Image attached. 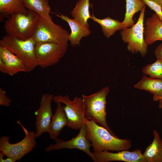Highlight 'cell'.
<instances>
[{"mask_svg":"<svg viewBox=\"0 0 162 162\" xmlns=\"http://www.w3.org/2000/svg\"><path fill=\"white\" fill-rule=\"evenodd\" d=\"M28 10L25 7L22 0H0V18H8L16 13L26 12Z\"/></svg>","mask_w":162,"mask_h":162,"instance_id":"obj_22","label":"cell"},{"mask_svg":"<svg viewBox=\"0 0 162 162\" xmlns=\"http://www.w3.org/2000/svg\"><path fill=\"white\" fill-rule=\"evenodd\" d=\"M16 123L22 128L25 136L20 141L15 143L9 142L10 138L4 136L0 139V151L7 157L10 158L16 161L20 160L23 157L32 151L36 142L35 132L29 131L18 120Z\"/></svg>","mask_w":162,"mask_h":162,"instance_id":"obj_5","label":"cell"},{"mask_svg":"<svg viewBox=\"0 0 162 162\" xmlns=\"http://www.w3.org/2000/svg\"><path fill=\"white\" fill-rule=\"evenodd\" d=\"M78 134L74 137L68 141H64L57 138L55 144L50 145L45 148L46 152L63 148L75 149L82 151L87 154L93 160L94 157L93 153L91 152V143L87 137L86 126L84 123L80 129Z\"/></svg>","mask_w":162,"mask_h":162,"instance_id":"obj_10","label":"cell"},{"mask_svg":"<svg viewBox=\"0 0 162 162\" xmlns=\"http://www.w3.org/2000/svg\"><path fill=\"white\" fill-rule=\"evenodd\" d=\"M94 162L123 161L126 162H146L140 150L132 151L124 150L113 153L109 151L93 152Z\"/></svg>","mask_w":162,"mask_h":162,"instance_id":"obj_12","label":"cell"},{"mask_svg":"<svg viewBox=\"0 0 162 162\" xmlns=\"http://www.w3.org/2000/svg\"><path fill=\"white\" fill-rule=\"evenodd\" d=\"M146 5L155 12L162 21V10L161 6L155 2L150 0H143Z\"/></svg>","mask_w":162,"mask_h":162,"instance_id":"obj_25","label":"cell"},{"mask_svg":"<svg viewBox=\"0 0 162 162\" xmlns=\"http://www.w3.org/2000/svg\"><path fill=\"white\" fill-rule=\"evenodd\" d=\"M144 31L145 41L148 45L162 41V21L155 13L146 19Z\"/></svg>","mask_w":162,"mask_h":162,"instance_id":"obj_15","label":"cell"},{"mask_svg":"<svg viewBox=\"0 0 162 162\" xmlns=\"http://www.w3.org/2000/svg\"><path fill=\"white\" fill-rule=\"evenodd\" d=\"M91 19L101 26L102 32L107 38L112 35L117 31L121 30L123 29L122 22L109 16L103 19H99L95 16L93 13Z\"/></svg>","mask_w":162,"mask_h":162,"instance_id":"obj_19","label":"cell"},{"mask_svg":"<svg viewBox=\"0 0 162 162\" xmlns=\"http://www.w3.org/2000/svg\"><path fill=\"white\" fill-rule=\"evenodd\" d=\"M145 7L146 5L143 0H126V11L122 21L123 29L134 25L135 22L133 18L134 14L141 11Z\"/></svg>","mask_w":162,"mask_h":162,"instance_id":"obj_23","label":"cell"},{"mask_svg":"<svg viewBox=\"0 0 162 162\" xmlns=\"http://www.w3.org/2000/svg\"><path fill=\"white\" fill-rule=\"evenodd\" d=\"M109 91L106 86L90 95H82L84 115L87 119L98 124L116 136L110 129L106 119V98Z\"/></svg>","mask_w":162,"mask_h":162,"instance_id":"obj_3","label":"cell"},{"mask_svg":"<svg viewBox=\"0 0 162 162\" xmlns=\"http://www.w3.org/2000/svg\"><path fill=\"white\" fill-rule=\"evenodd\" d=\"M69 34L59 25L53 21H47L40 16L32 38L36 43L48 42L63 44H68Z\"/></svg>","mask_w":162,"mask_h":162,"instance_id":"obj_7","label":"cell"},{"mask_svg":"<svg viewBox=\"0 0 162 162\" xmlns=\"http://www.w3.org/2000/svg\"><path fill=\"white\" fill-rule=\"evenodd\" d=\"M142 71L150 77L162 79V58H157L154 62L145 66Z\"/></svg>","mask_w":162,"mask_h":162,"instance_id":"obj_24","label":"cell"},{"mask_svg":"<svg viewBox=\"0 0 162 162\" xmlns=\"http://www.w3.org/2000/svg\"><path fill=\"white\" fill-rule=\"evenodd\" d=\"M159 107L160 108H162V99L159 101Z\"/></svg>","mask_w":162,"mask_h":162,"instance_id":"obj_30","label":"cell"},{"mask_svg":"<svg viewBox=\"0 0 162 162\" xmlns=\"http://www.w3.org/2000/svg\"><path fill=\"white\" fill-rule=\"evenodd\" d=\"M157 3L161 6L162 5V0H150Z\"/></svg>","mask_w":162,"mask_h":162,"instance_id":"obj_29","label":"cell"},{"mask_svg":"<svg viewBox=\"0 0 162 162\" xmlns=\"http://www.w3.org/2000/svg\"><path fill=\"white\" fill-rule=\"evenodd\" d=\"M84 123L86 126V136L91 143L93 152L128 150L132 146L129 139H119L104 127L85 117Z\"/></svg>","mask_w":162,"mask_h":162,"instance_id":"obj_1","label":"cell"},{"mask_svg":"<svg viewBox=\"0 0 162 162\" xmlns=\"http://www.w3.org/2000/svg\"><path fill=\"white\" fill-rule=\"evenodd\" d=\"M153 140L145 149L143 156L146 162H162V140L156 130H153Z\"/></svg>","mask_w":162,"mask_h":162,"instance_id":"obj_18","label":"cell"},{"mask_svg":"<svg viewBox=\"0 0 162 162\" xmlns=\"http://www.w3.org/2000/svg\"><path fill=\"white\" fill-rule=\"evenodd\" d=\"M146 7L141 11L137 22L134 25L123 29L120 32L122 40L127 44L128 51L133 54L139 53L143 57L147 53L148 46L144 37V20Z\"/></svg>","mask_w":162,"mask_h":162,"instance_id":"obj_6","label":"cell"},{"mask_svg":"<svg viewBox=\"0 0 162 162\" xmlns=\"http://www.w3.org/2000/svg\"><path fill=\"white\" fill-rule=\"evenodd\" d=\"M134 87L152 94L154 101H159L162 99V79L148 77L144 75Z\"/></svg>","mask_w":162,"mask_h":162,"instance_id":"obj_17","label":"cell"},{"mask_svg":"<svg viewBox=\"0 0 162 162\" xmlns=\"http://www.w3.org/2000/svg\"><path fill=\"white\" fill-rule=\"evenodd\" d=\"M90 0H79L71 12L72 17L82 25L89 27L88 21L91 19Z\"/></svg>","mask_w":162,"mask_h":162,"instance_id":"obj_20","label":"cell"},{"mask_svg":"<svg viewBox=\"0 0 162 162\" xmlns=\"http://www.w3.org/2000/svg\"><path fill=\"white\" fill-rule=\"evenodd\" d=\"M55 112L53 115L48 133L50 138L55 141L63 128L67 126L68 121L61 103L56 102Z\"/></svg>","mask_w":162,"mask_h":162,"instance_id":"obj_16","label":"cell"},{"mask_svg":"<svg viewBox=\"0 0 162 162\" xmlns=\"http://www.w3.org/2000/svg\"><path fill=\"white\" fill-rule=\"evenodd\" d=\"M40 16L32 10L14 13L5 21L4 28L7 34L16 38L26 40L32 38Z\"/></svg>","mask_w":162,"mask_h":162,"instance_id":"obj_2","label":"cell"},{"mask_svg":"<svg viewBox=\"0 0 162 162\" xmlns=\"http://www.w3.org/2000/svg\"><path fill=\"white\" fill-rule=\"evenodd\" d=\"M53 98L52 94L45 93L42 94L39 107L34 112L36 118L35 126L36 138L44 133H48L53 116L51 103Z\"/></svg>","mask_w":162,"mask_h":162,"instance_id":"obj_11","label":"cell"},{"mask_svg":"<svg viewBox=\"0 0 162 162\" xmlns=\"http://www.w3.org/2000/svg\"><path fill=\"white\" fill-rule=\"evenodd\" d=\"M154 53L157 58H162V43L160 44L157 47Z\"/></svg>","mask_w":162,"mask_h":162,"instance_id":"obj_27","label":"cell"},{"mask_svg":"<svg viewBox=\"0 0 162 162\" xmlns=\"http://www.w3.org/2000/svg\"><path fill=\"white\" fill-rule=\"evenodd\" d=\"M53 101L55 103L60 102L64 104L63 108L67 118L68 127L79 130L84 124L85 118L82 98L76 97L71 100L67 95H58L53 97Z\"/></svg>","mask_w":162,"mask_h":162,"instance_id":"obj_9","label":"cell"},{"mask_svg":"<svg viewBox=\"0 0 162 162\" xmlns=\"http://www.w3.org/2000/svg\"><path fill=\"white\" fill-rule=\"evenodd\" d=\"M68 48V44L36 43L35 52L38 66L44 68L57 63L64 56Z\"/></svg>","mask_w":162,"mask_h":162,"instance_id":"obj_8","label":"cell"},{"mask_svg":"<svg viewBox=\"0 0 162 162\" xmlns=\"http://www.w3.org/2000/svg\"><path fill=\"white\" fill-rule=\"evenodd\" d=\"M161 7L162 10V5L161 6Z\"/></svg>","mask_w":162,"mask_h":162,"instance_id":"obj_31","label":"cell"},{"mask_svg":"<svg viewBox=\"0 0 162 162\" xmlns=\"http://www.w3.org/2000/svg\"><path fill=\"white\" fill-rule=\"evenodd\" d=\"M22 1L27 10L35 12L47 21H52L50 14L51 9L48 0H22Z\"/></svg>","mask_w":162,"mask_h":162,"instance_id":"obj_21","label":"cell"},{"mask_svg":"<svg viewBox=\"0 0 162 162\" xmlns=\"http://www.w3.org/2000/svg\"><path fill=\"white\" fill-rule=\"evenodd\" d=\"M56 15L69 25L71 32L69 34L68 39L72 46L75 47L80 45L82 38L88 36L91 33L89 27L82 25L74 19L61 14Z\"/></svg>","mask_w":162,"mask_h":162,"instance_id":"obj_14","label":"cell"},{"mask_svg":"<svg viewBox=\"0 0 162 162\" xmlns=\"http://www.w3.org/2000/svg\"><path fill=\"white\" fill-rule=\"evenodd\" d=\"M11 101V99L6 96V91L4 90L2 88H0V105L8 107L10 105Z\"/></svg>","mask_w":162,"mask_h":162,"instance_id":"obj_26","label":"cell"},{"mask_svg":"<svg viewBox=\"0 0 162 162\" xmlns=\"http://www.w3.org/2000/svg\"><path fill=\"white\" fill-rule=\"evenodd\" d=\"M36 44L32 38L24 40L8 34L0 40V46L6 48L23 61L26 72L32 71L38 66L35 52Z\"/></svg>","mask_w":162,"mask_h":162,"instance_id":"obj_4","label":"cell"},{"mask_svg":"<svg viewBox=\"0 0 162 162\" xmlns=\"http://www.w3.org/2000/svg\"><path fill=\"white\" fill-rule=\"evenodd\" d=\"M5 154L2 152H0V162H15L16 161L13 159L7 157L6 159H4Z\"/></svg>","mask_w":162,"mask_h":162,"instance_id":"obj_28","label":"cell"},{"mask_svg":"<svg viewBox=\"0 0 162 162\" xmlns=\"http://www.w3.org/2000/svg\"><path fill=\"white\" fill-rule=\"evenodd\" d=\"M0 71L12 76L19 72H26L23 61L6 48L0 46Z\"/></svg>","mask_w":162,"mask_h":162,"instance_id":"obj_13","label":"cell"}]
</instances>
